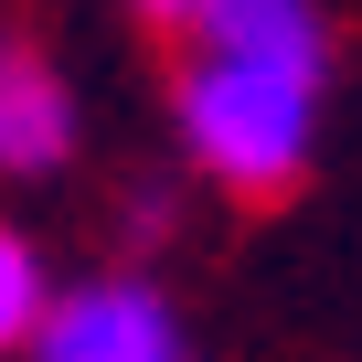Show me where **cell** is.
Listing matches in <instances>:
<instances>
[{
  "instance_id": "cell-5",
  "label": "cell",
  "mask_w": 362,
  "mask_h": 362,
  "mask_svg": "<svg viewBox=\"0 0 362 362\" xmlns=\"http://www.w3.org/2000/svg\"><path fill=\"white\" fill-rule=\"evenodd\" d=\"M139 11H149L160 33H181V22H192V0H139Z\"/></svg>"
},
{
  "instance_id": "cell-1",
  "label": "cell",
  "mask_w": 362,
  "mask_h": 362,
  "mask_svg": "<svg viewBox=\"0 0 362 362\" xmlns=\"http://www.w3.org/2000/svg\"><path fill=\"white\" fill-rule=\"evenodd\" d=\"M330 11L320 0H192L170 64V139L214 192L277 203L320 160Z\"/></svg>"
},
{
  "instance_id": "cell-4",
  "label": "cell",
  "mask_w": 362,
  "mask_h": 362,
  "mask_svg": "<svg viewBox=\"0 0 362 362\" xmlns=\"http://www.w3.org/2000/svg\"><path fill=\"white\" fill-rule=\"evenodd\" d=\"M54 256L22 235V224H0V362H11V351H33L43 341V320H54Z\"/></svg>"
},
{
  "instance_id": "cell-3",
  "label": "cell",
  "mask_w": 362,
  "mask_h": 362,
  "mask_svg": "<svg viewBox=\"0 0 362 362\" xmlns=\"http://www.w3.org/2000/svg\"><path fill=\"white\" fill-rule=\"evenodd\" d=\"M75 149H86L75 75L33 33H0V181H54Z\"/></svg>"
},
{
  "instance_id": "cell-2",
  "label": "cell",
  "mask_w": 362,
  "mask_h": 362,
  "mask_svg": "<svg viewBox=\"0 0 362 362\" xmlns=\"http://www.w3.org/2000/svg\"><path fill=\"white\" fill-rule=\"evenodd\" d=\"M22 362H192V330H181L160 277L107 267V277L54 288V320H43V341Z\"/></svg>"
}]
</instances>
